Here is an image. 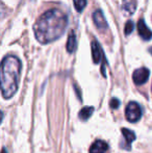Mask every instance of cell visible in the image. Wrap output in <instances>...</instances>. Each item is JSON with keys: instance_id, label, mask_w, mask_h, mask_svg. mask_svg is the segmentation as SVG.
I'll return each mask as SVG.
<instances>
[{"instance_id": "cell-7", "label": "cell", "mask_w": 152, "mask_h": 153, "mask_svg": "<svg viewBox=\"0 0 152 153\" xmlns=\"http://www.w3.org/2000/svg\"><path fill=\"white\" fill-rule=\"evenodd\" d=\"M138 32L139 36L143 39L144 41H150L152 39V31L150 30V28H148V26L145 23L144 19H140L138 21Z\"/></svg>"}, {"instance_id": "cell-13", "label": "cell", "mask_w": 152, "mask_h": 153, "mask_svg": "<svg viewBox=\"0 0 152 153\" xmlns=\"http://www.w3.org/2000/svg\"><path fill=\"white\" fill-rule=\"evenodd\" d=\"M73 3H74V7L78 13H81L83 10L85 8L87 4V0H73Z\"/></svg>"}, {"instance_id": "cell-15", "label": "cell", "mask_w": 152, "mask_h": 153, "mask_svg": "<svg viewBox=\"0 0 152 153\" xmlns=\"http://www.w3.org/2000/svg\"><path fill=\"white\" fill-rule=\"evenodd\" d=\"M120 105V101L118 100L117 98H113L112 100H110V107L112 108H118Z\"/></svg>"}, {"instance_id": "cell-11", "label": "cell", "mask_w": 152, "mask_h": 153, "mask_svg": "<svg viewBox=\"0 0 152 153\" xmlns=\"http://www.w3.org/2000/svg\"><path fill=\"white\" fill-rule=\"evenodd\" d=\"M77 47V41H76V34L74 30H71L69 33V36H68V41H67V51L69 53H73L74 51L76 50Z\"/></svg>"}, {"instance_id": "cell-3", "label": "cell", "mask_w": 152, "mask_h": 153, "mask_svg": "<svg viewBox=\"0 0 152 153\" xmlns=\"http://www.w3.org/2000/svg\"><path fill=\"white\" fill-rule=\"evenodd\" d=\"M125 117L127 121L136 123L142 118V108L138 102H129L125 109Z\"/></svg>"}, {"instance_id": "cell-1", "label": "cell", "mask_w": 152, "mask_h": 153, "mask_svg": "<svg viewBox=\"0 0 152 153\" xmlns=\"http://www.w3.org/2000/svg\"><path fill=\"white\" fill-rule=\"evenodd\" d=\"M68 17L63 10L52 8L40 16L33 25V33L41 44H49L59 39L66 31Z\"/></svg>"}, {"instance_id": "cell-10", "label": "cell", "mask_w": 152, "mask_h": 153, "mask_svg": "<svg viewBox=\"0 0 152 153\" xmlns=\"http://www.w3.org/2000/svg\"><path fill=\"white\" fill-rule=\"evenodd\" d=\"M121 130H122V134H123V137H124V141H125V145L122 148L129 150L131 143L136 140V134H134L133 131H131L130 129H127V128H122Z\"/></svg>"}, {"instance_id": "cell-6", "label": "cell", "mask_w": 152, "mask_h": 153, "mask_svg": "<svg viewBox=\"0 0 152 153\" xmlns=\"http://www.w3.org/2000/svg\"><path fill=\"white\" fill-rule=\"evenodd\" d=\"M93 21L95 23L96 27L99 30H105L108 28V22L105 20V17L103 15V12L101 10H96L93 13Z\"/></svg>"}, {"instance_id": "cell-4", "label": "cell", "mask_w": 152, "mask_h": 153, "mask_svg": "<svg viewBox=\"0 0 152 153\" xmlns=\"http://www.w3.org/2000/svg\"><path fill=\"white\" fill-rule=\"evenodd\" d=\"M149 75H150V71L147 68L136 69L132 74V80L136 85H142L148 81Z\"/></svg>"}, {"instance_id": "cell-2", "label": "cell", "mask_w": 152, "mask_h": 153, "mask_svg": "<svg viewBox=\"0 0 152 153\" xmlns=\"http://www.w3.org/2000/svg\"><path fill=\"white\" fill-rule=\"evenodd\" d=\"M22 64L15 55H7L1 62V93L4 99H10L18 91Z\"/></svg>"}, {"instance_id": "cell-8", "label": "cell", "mask_w": 152, "mask_h": 153, "mask_svg": "<svg viewBox=\"0 0 152 153\" xmlns=\"http://www.w3.org/2000/svg\"><path fill=\"white\" fill-rule=\"evenodd\" d=\"M122 12L126 16H131L136 10V0H123L122 2Z\"/></svg>"}, {"instance_id": "cell-17", "label": "cell", "mask_w": 152, "mask_h": 153, "mask_svg": "<svg viewBox=\"0 0 152 153\" xmlns=\"http://www.w3.org/2000/svg\"><path fill=\"white\" fill-rule=\"evenodd\" d=\"M2 153H6V150H5V148H3V149H2Z\"/></svg>"}, {"instance_id": "cell-14", "label": "cell", "mask_w": 152, "mask_h": 153, "mask_svg": "<svg viewBox=\"0 0 152 153\" xmlns=\"http://www.w3.org/2000/svg\"><path fill=\"white\" fill-rule=\"evenodd\" d=\"M133 28H134L133 22H132L131 20L127 21L125 24V28H124V33H125L126 36H129V34H131V32L133 31Z\"/></svg>"}, {"instance_id": "cell-12", "label": "cell", "mask_w": 152, "mask_h": 153, "mask_svg": "<svg viewBox=\"0 0 152 153\" xmlns=\"http://www.w3.org/2000/svg\"><path fill=\"white\" fill-rule=\"evenodd\" d=\"M94 113V107L92 106H87V107H83L80 111H79V119L82 120V121H87L89 120V118L92 116V114Z\"/></svg>"}, {"instance_id": "cell-16", "label": "cell", "mask_w": 152, "mask_h": 153, "mask_svg": "<svg viewBox=\"0 0 152 153\" xmlns=\"http://www.w3.org/2000/svg\"><path fill=\"white\" fill-rule=\"evenodd\" d=\"M149 52H150V54L152 55V47L151 48H149Z\"/></svg>"}, {"instance_id": "cell-9", "label": "cell", "mask_w": 152, "mask_h": 153, "mask_svg": "<svg viewBox=\"0 0 152 153\" xmlns=\"http://www.w3.org/2000/svg\"><path fill=\"white\" fill-rule=\"evenodd\" d=\"M108 149V145L102 140H97L95 141L92 146L90 147V153H105Z\"/></svg>"}, {"instance_id": "cell-5", "label": "cell", "mask_w": 152, "mask_h": 153, "mask_svg": "<svg viewBox=\"0 0 152 153\" xmlns=\"http://www.w3.org/2000/svg\"><path fill=\"white\" fill-rule=\"evenodd\" d=\"M91 48H92V57H93L94 64H99L100 62L104 61V54L100 44L98 43L97 40L94 39L91 43Z\"/></svg>"}]
</instances>
